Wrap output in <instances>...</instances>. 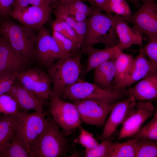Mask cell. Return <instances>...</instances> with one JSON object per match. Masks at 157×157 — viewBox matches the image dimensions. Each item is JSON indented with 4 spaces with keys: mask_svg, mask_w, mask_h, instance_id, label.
<instances>
[{
    "mask_svg": "<svg viewBox=\"0 0 157 157\" xmlns=\"http://www.w3.org/2000/svg\"><path fill=\"white\" fill-rule=\"evenodd\" d=\"M87 20L82 22H77L73 28L79 38L82 47L87 31Z\"/></svg>",
    "mask_w": 157,
    "mask_h": 157,
    "instance_id": "8d00e7d4",
    "label": "cell"
},
{
    "mask_svg": "<svg viewBox=\"0 0 157 157\" xmlns=\"http://www.w3.org/2000/svg\"><path fill=\"white\" fill-rule=\"evenodd\" d=\"M52 36L64 55L78 49L72 40L58 32L53 31Z\"/></svg>",
    "mask_w": 157,
    "mask_h": 157,
    "instance_id": "4dcf8cb0",
    "label": "cell"
},
{
    "mask_svg": "<svg viewBox=\"0 0 157 157\" xmlns=\"http://www.w3.org/2000/svg\"><path fill=\"white\" fill-rule=\"evenodd\" d=\"M51 10V6L45 4L28 6L22 10H11L8 15L23 25L39 30L48 20Z\"/></svg>",
    "mask_w": 157,
    "mask_h": 157,
    "instance_id": "5bb4252c",
    "label": "cell"
},
{
    "mask_svg": "<svg viewBox=\"0 0 157 157\" xmlns=\"http://www.w3.org/2000/svg\"><path fill=\"white\" fill-rule=\"evenodd\" d=\"M103 11L108 15L114 13L122 16L124 19H128L132 15V12L126 0H107Z\"/></svg>",
    "mask_w": 157,
    "mask_h": 157,
    "instance_id": "cb8c5ba5",
    "label": "cell"
},
{
    "mask_svg": "<svg viewBox=\"0 0 157 157\" xmlns=\"http://www.w3.org/2000/svg\"><path fill=\"white\" fill-rule=\"evenodd\" d=\"M130 1H131L133 3H139L140 1H142L143 2L145 1L146 0H128Z\"/></svg>",
    "mask_w": 157,
    "mask_h": 157,
    "instance_id": "bcb514c9",
    "label": "cell"
},
{
    "mask_svg": "<svg viewBox=\"0 0 157 157\" xmlns=\"http://www.w3.org/2000/svg\"><path fill=\"white\" fill-rule=\"evenodd\" d=\"M69 147L58 125L49 121L47 126L30 147L31 157H59L65 155Z\"/></svg>",
    "mask_w": 157,
    "mask_h": 157,
    "instance_id": "5b68a950",
    "label": "cell"
},
{
    "mask_svg": "<svg viewBox=\"0 0 157 157\" xmlns=\"http://www.w3.org/2000/svg\"><path fill=\"white\" fill-rule=\"evenodd\" d=\"M134 138H143L147 139L157 140V112L152 119L142 128L133 136Z\"/></svg>",
    "mask_w": 157,
    "mask_h": 157,
    "instance_id": "f1b7e54d",
    "label": "cell"
},
{
    "mask_svg": "<svg viewBox=\"0 0 157 157\" xmlns=\"http://www.w3.org/2000/svg\"><path fill=\"white\" fill-rule=\"evenodd\" d=\"M115 58L102 63L94 69V83L101 88L113 87L112 82L115 75Z\"/></svg>",
    "mask_w": 157,
    "mask_h": 157,
    "instance_id": "44dd1931",
    "label": "cell"
},
{
    "mask_svg": "<svg viewBox=\"0 0 157 157\" xmlns=\"http://www.w3.org/2000/svg\"><path fill=\"white\" fill-rule=\"evenodd\" d=\"M49 121L43 113L21 111L16 115V135L30 152L31 145L47 127Z\"/></svg>",
    "mask_w": 157,
    "mask_h": 157,
    "instance_id": "8992f818",
    "label": "cell"
},
{
    "mask_svg": "<svg viewBox=\"0 0 157 157\" xmlns=\"http://www.w3.org/2000/svg\"><path fill=\"white\" fill-rule=\"evenodd\" d=\"M113 143L109 140L102 142L93 148L85 150L86 157H111Z\"/></svg>",
    "mask_w": 157,
    "mask_h": 157,
    "instance_id": "f546056e",
    "label": "cell"
},
{
    "mask_svg": "<svg viewBox=\"0 0 157 157\" xmlns=\"http://www.w3.org/2000/svg\"><path fill=\"white\" fill-rule=\"evenodd\" d=\"M54 13L56 18L60 19L70 25L73 28L77 22L72 18L66 14L54 11Z\"/></svg>",
    "mask_w": 157,
    "mask_h": 157,
    "instance_id": "f35d334b",
    "label": "cell"
},
{
    "mask_svg": "<svg viewBox=\"0 0 157 157\" xmlns=\"http://www.w3.org/2000/svg\"><path fill=\"white\" fill-rule=\"evenodd\" d=\"M113 27L117 34L119 42L117 46L121 51L135 44H142V34L136 29L131 28L122 17H112Z\"/></svg>",
    "mask_w": 157,
    "mask_h": 157,
    "instance_id": "2e32d148",
    "label": "cell"
},
{
    "mask_svg": "<svg viewBox=\"0 0 157 157\" xmlns=\"http://www.w3.org/2000/svg\"><path fill=\"white\" fill-rule=\"evenodd\" d=\"M16 115H0V154L15 134Z\"/></svg>",
    "mask_w": 157,
    "mask_h": 157,
    "instance_id": "603a6c76",
    "label": "cell"
},
{
    "mask_svg": "<svg viewBox=\"0 0 157 157\" xmlns=\"http://www.w3.org/2000/svg\"><path fill=\"white\" fill-rule=\"evenodd\" d=\"M29 0H14L13 6V10H22L28 7Z\"/></svg>",
    "mask_w": 157,
    "mask_h": 157,
    "instance_id": "60d3db41",
    "label": "cell"
},
{
    "mask_svg": "<svg viewBox=\"0 0 157 157\" xmlns=\"http://www.w3.org/2000/svg\"><path fill=\"white\" fill-rule=\"evenodd\" d=\"M156 70L157 66L149 61L140 46L139 53L134 59L126 76L117 87L129 86L139 81L151 72Z\"/></svg>",
    "mask_w": 157,
    "mask_h": 157,
    "instance_id": "d6986e66",
    "label": "cell"
},
{
    "mask_svg": "<svg viewBox=\"0 0 157 157\" xmlns=\"http://www.w3.org/2000/svg\"><path fill=\"white\" fill-rule=\"evenodd\" d=\"M17 80L43 101L51 95V79L48 74L40 69H27L19 73Z\"/></svg>",
    "mask_w": 157,
    "mask_h": 157,
    "instance_id": "ba28073f",
    "label": "cell"
},
{
    "mask_svg": "<svg viewBox=\"0 0 157 157\" xmlns=\"http://www.w3.org/2000/svg\"><path fill=\"white\" fill-rule=\"evenodd\" d=\"M30 61L14 49L1 35L0 41V73H18L27 69Z\"/></svg>",
    "mask_w": 157,
    "mask_h": 157,
    "instance_id": "9a60e30c",
    "label": "cell"
},
{
    "mask_svg": "<svg viewBox=\"0 0 157 157\" xmlns=\"http://www.w3.org/2000/svg\"><path fill=\"white\" fill-rule=\"evenodd\" d=\"M134 58L130 54L124 53L119 50L115 60V75L112 86L117 87L126 76Z\"/></svg>",
    "mask_w": 157,
    "mask_h": 157,
    "instance_id": "7402d4cb",
    "label": "cell"
},
{
    "mask_svg": "<svg viewBox=\"0 0 157 157\" xmlns=\"http://www.w3.org/2000/svg\"><path fill=\"white\" fill-rule=\"evenodd\" d=\"M126 88L113 87L103 89L94 83L78 79L65 88L60 98L62 100H93L112 104L127 95Z\"/></svg>",
    "mask_w": 157,
    "mask_h": 157,
    "instance_id": "3957f363",
    "label": "cell"
},
{
    "mask_svg": "<svg viewBox=\"0 0 157 157\" xmlns=\"http://www.w3.org/2000/svg\"><path fill=\"white\" fill-rule=\"evenodd\" d=\"M53 31L58 32L66 37V33L64 27L60 19L56 18L52 25Z\"/></svg>",
    "mask_w": 157,
    "mask_h": 157,
    "instance_id": "ab89813d",
    "label": "cell"
},
{
    "mask_svg": "<svg viewBox=\"0 0 157 157\" xmlns=\"http://www.w3.org/2000/svg\"><path fill=\"white\" fill-rule=\"evenodd\" d=\"M149 37L157 35V5L155 0H146L129 18L124 19Z\"/></svg>",
    "mask_w": 157,
    "mask_h": 157,
    "instance_id": "9c48e42d",
    "label": "cell"
},
{
    "mask_svg": "<svg viewBox=\"0 0 157 157\" xmlns=\"http://www.w3.org/2000/svg\"><path fill=\"white\" fill-rule=\"evenodd\" d=\"M74 104L81 120L86 124L97 126L104 125L107 116L115 104L90 99L74 100Z\"/></svg>",
    "mask_w": 157,
    "mask_h": 157,
    "instance_id": "8fae6325",
    "label": "cell"
},
{
    "mask_svg": "<svg viewBox=\"0 0 157 157\" xmlns=\"http://www.w3.org/2000/svg\"><path fill=\"white\" fill-rule=\"evenodd\" d=\"M57 0H46L45 4L48 5H51L53 3H56Z\"/></svg>",
    "mask_w": 157,
    "mask_h": 157,
    "instance_id": "f6af8a7d",
    "label": "cell"
},
{
    "mask_svg": "<svg viewBox=\"0 0 157 157\" xmlns=\"http://www.w3.org/2000/svg\"><path fill=\"white\" fill-rule=\"evenodd\" d=\"M49 112L53 121L68 136L80 126L81 120L74 104L64 101L60 97L51 96Z\"/></svg>",
    "mask_w": 157,
    "mask_h": 157,
    "instance_id": "52a82bcc",
    "label": "cell"
},
{
    "mask_svg": "<svg viewBox=\"0 0 157 157\" xmlns=\"http://www.w3.org/2000/svg\"><path fill=\"white\" fill-rule=\"evenodd\" d=\"M92 6L101 11H103L104 8L107 0H87Z\"/></svg>",
    "mask_w": 157,
    "mask_h": 157,
    "instance_id": "b9f144b4",
    "label": "cell"
},
{
    "mask_svg": "<svg viewBox=\"0 0 157 157\" xmlns=\"http://www.w3.org/2000/svg\"><path fill=\"white\" fill-rule=\"evenodd\" d=\"M82 50L66 54L48 68V73L53 87L51 96L60 97L67 86L76 82L82 71L81 63Z\"/></svg>",
    "mask_w": 157,
    "mask_h": 157,
    "instance_id": "6da1fadb",
    "label": "cell"
},
{
    "mask_svg": "<svg viewBox=\"0 0 157 157\" xmlns=\"http://www.w3.org/2000/svg\"><path fill=\"white\" fill-rule=\"evenodd\" d=\"M66 5L72 9L85 14L88 17L92 10L91 7L88 6L82 0H74L71 3Z\"/></svg>",
    "mask_w": 157,
    "mask_h": 157,
    "instance_id": "d590c367",
    "label": "cell"
},
{
    "mask_svg": "<svg viewBox=\"0 0 157 157\" xmlns=\"http://www.w3.org/2000/svg\"><path fill=\"white\" fill-rule=\"evenodd\" d=\"M136 103L132 96L115 103L99 137L101 142L108 140L114 134L118 126L134 111Z\"/></svg>",
    "mask_w": 157,
    "mask_h": 157,
    "instance_id": "4fadbf2b",
    "label": "cell"
},
{
    "mask_svg": "<svg viewBox=\"0 0 157 157\" xmlns=\"http://www.w3.org/2000/svg\"><path fill=\"white\" fill-rule=\"evenodd\" d=\"M19 73L5 71L0 73V96L7 93L17 79Z\"/></svg>",
    "mask_w": 157,
    "mask_h": 157,
    "instance_id": "1f68e13d",
    "label": "cell"
},
{
    "mask_svg": "<svg viewBox=\"0 0 157 157\" xmlns=\"http://www.w3.org/2000/svg\"><path fill=\"white\" fill-rule=\"evenodd\" d=\"M74 0H58V5H66L69 4Z\"/></svg>",
    "mask_w": 157,
    "mask_h": 157,
    "instance_id": "ee69618b",
    "label": "cell"
},
{
    "mask_svg": "<svg viewBox=\"0 0 157 157\" xmlns=\"http://www.w3.org/2000/svg\"><path fill=\"white\" fill-rule=\"evenodd\" d=\"M0 157H31L30 152L16 134L0 154Z\"/></svg>",
    "mask_w": 157,
    "mask_h": 157,
    "instance_id": "d4e9b609",
    "label": "cell"
},
{
    "mask_svg": "<svg viewBox=\"0 0 157 157\" xmlns=\"http://www.w3.org/2000/svg\"><path fill=\"white\" fill-rule=\"evenodd\" d=\"M14 0H0V18L6 17L11 10Z\"/></svg>",
    "mask_w": 157,
    "mask_h": 157,
    "instance_id": "74e56055",
    "label": "cell"
},
{
    "mask_svg": "<svg viewBox=\"0 0 157 157\" xmlns=\"http://www.w3.org/2000/svg\"><path fill=\"white\" fill-rule=\"evenodd\" d=\"M6 93L15 99L21 111L28 113L33 110L38 113H43L42 106L44 101L41 100L33 92L23 86L17 79Z\"/></svg>",
    "mask_w": 157,
    "mask_h": 157,
    "instance_id": "e0dca14e",
    "label": "cell"
},
{
    "mask_svg": "<svg viewBox=\"0 0 157 157\" xmlns=\"http://www.w3.org/2000/svg\"><path fill=\"white\" fill-rule=\"evenodd\" d=\"M129 97L132 96L138 101H149L157 97V70L149 73L134 86L126 91Z\"/></svg>",
    "mask_w": 157,
    "mask_h": 157,
    "instance_id": "ac0fdd59",
    "label": "cell"
},
{
    "mask_svg": "<svg viewBox=\"0 0 157 157\" xmlns=\"http://www.w3.org/2000/svg\"><path fill=\"white\" fill-rule=\"evenodd\" d=\"M157 156V141L138 138L135 142V157Z\"/></svg>",
    "mask_w": 157,
    "mask_h": 157,
    "instance_id": "484cf974",
    "label": "cell"
},
{
    "mask_svg": "<svg viewBox=\"0 0 157 157\" xmlns=\"http://www.w3.org/2000/svg\"><path fill=\"white\" fill-rule=\"evenodd\" d=\"M157 112V109L149 101L136 102L133 113L124 122L118 139L133 136L144 122Z\"/></svg>",
    "mask_w": 157,
    "mask_h": 157,
    "instance_id": "7c38bea8",
    "label": "cell"
},
{
    "mask_svg": "<svg viewBox=\"0 0 157 157\" xmlns=\"http://www.w3.org/2000/svg\"><path fill=\"white\" fill-rule=\"evenodd\" d=\"M78 128L80 130V134L78 136V142L85 149L94 148L99 144L94 137L92 133L86 131L80 126Z\"/></svg>",
    "mask_w": 157,
    "mask_h": 157,
    "instance_id": "836d02e7",
    "label": "cell"
},
{
    "mask_svg": "<svg viewBox=\"0 0 157 157\" xmlns=\"http://www.w3.org/2000/svg\"><path fill=\"white\" fill-rule=\"evenodd\" d=\"M142 47L149 61L157 66V35L149 37L147 42Z\"/></svg>",
    "mask_w": 157,
    "mask_h": 157,
    "instance_id": "d6a6232c",
    "label": "cell"
},
{
    "mask_svg": "<svg viewBox=\"0 0 157 157\" xmlns=\"http://www.w3.org/2000/svg\"><path fill=\"white\" fill-rule=\"evenodd\" d=\"M38 31L34 60L47 68L64 55L52 36L43 26Z\"/></svg>",
    "mask_w": 157,
    "mask_h": 157,
    "instance_id": "30bf717a",
    "label": "cell"
},
{
    "mask_svg": "<svg viewBox=\"0 0 157 157\" xmlns=\"http://www.w3.org/2000/svg\"><path fill=\"white\" fill-rule=\"evenodd\" d=\"M2 18L0 31L2 36L14 49L31 62L34 59L37 38L34 30L10 20Z\"/></svg>",
    "mask_w": 157,
    "mask_h": 157,
    "instance_id": "277c9868",
    "label": "cell"
},
{
    "mask_svg": "<svg viewBox=\"0 0 157 157\" xmlns=\"http://www.w3.org/2000/svg\"><path fill=\"white\" fill-rule=\"evenodd\" d=\"M119 50L117 46L103 49H98L92 46L87 47L83 51L88 55L87 65L85 69L82 70L81 74L83 76H85L99 65L115 58Z\"/></svg>",
    "mask_w": 157,
    "mask_h": 157,
    "instance_id": "ffe728a7",
    "label": "cell"
},
{
    "mask_svg": "<svg viewBox=\"0 0 157 157\" xmlns=\"http://www.w3.org/2000/svg\"><path fill=\"white\" fill-rule=\"evenodd\" d=\"M137 138H134L123 143H113L111 157H135Z\"/></svg>",
    "mask_w": 157,
    "mask_h": 157,
    "instance_id": "4316f807",
    "label": "cell"
},
{
    "mask_svg": "<svg viewBox=\"0 0 157 157\" xmlns=\"http://www.w3.org/2000/svg\"><path fill=\"white\" fill-rule=\"evenodd\" d=\"M21 110L15 99L6 93L0 96V115H16Z\"/></svg>",
    "mask_w": 157,
    "mask_h": 157,
    "instance_id": "83f0119b",
    "label": "cell"
},
{
    "mask_svg": "<svg viewBox=\"0 0 157 157\" xmlns=\"http://www.w3.org/2000/svg\"><path fill=\"white\" fill-rule=\"evenodd\" d=\"M88 17L87 27L82 51L89 46L98 43L104 44L105 48L117 46L119 40L113 27L112 15L102 12L92 6Z\"/></svg>",
    "mask_w": 157,
    "mask_h": 157,
    "instance_id": "7a4b0ae2",
    "label": "cell"
},
{
    "mask_svg": "<svg viewBox=\"0 0 157 157\" xmlns=\"http://www.w3.org/2000/svg\"><path fill=\"white\" fill-rule=\"evenodd\" d=\"M46 0H29V4L31 6H40L45 4Z\"/></svg>",
    "mask_w": 157,
    "mask_h": 157,
    "instance_id": "7bdbcfd3",
    "label": "cell"
},
{
    "mask_svg": "<svg viewBox=\"0 0 157 157\" xmlns=\"http://www.w3.org/2000/svg\"><path fill=\"white\" fill-rule=\"evenodd\" d=\"M54 11L67 15L78 22L86 21L88 17L85 14L72 9L66 5H57Z\"/></svg>",
    "mask_w": 157,
    "mask_h": 157,
    "instance_id": "e575fe53",
    "label": "cell"
},
{
    "mask_svg": "<svg viewBox=\"0 0 157 157\" xmlns=\"http://www.w3.org/2000/svg\"><path fill=\"white\" fill-rule=\"evenodd\" d=\"M1 33L0 31V41L1 39Z\"/></svg>",
    "mask_w": 157,
    "mask_h": 157,
    "instance_id": "7dc6e473",
    "label": "cell"
}]
</instances>
